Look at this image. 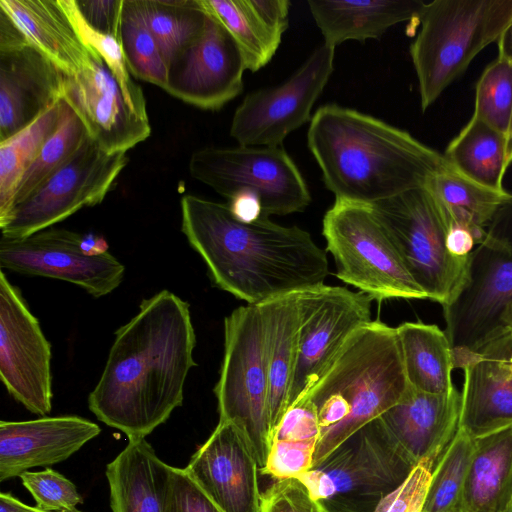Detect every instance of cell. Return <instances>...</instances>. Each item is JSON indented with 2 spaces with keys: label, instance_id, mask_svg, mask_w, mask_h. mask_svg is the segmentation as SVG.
I'll return each instance as SVG.
<instances>
[{
  "label": "cell",
  "instance_id": "obj_48",
  "mask_svg": "<svg viewBox=\"0 0 512 512\" xmlns=\"http://www.w3.org/2000/svg\"><path fill=\"white\" fill-rule=\"evenodd\" d=\"M228 206L231 213L242 222H253L264 215L260 199L252 193L237 194L229 200Z\"/></svg>",
  "mask_w": 512,
  "mask_h": 512
},
{
  "label": "cell",
  "instance_id": "obj_6",
  "mask_svg": "<svg viewBox=\"0 0 512 512\" xmlns=\"http://www.w3.org/2000/svg\"><path fill=\"white\" fill-rule=\"evenodd\" d=\"M214 394L219 420L242 432L261 470L273 436L265 328L258 306H240L225 317L224 355Z\"/></svg>",
  "mask_w": 512,
  "mask_h": 512
},
{
  "label": "cell",
  "instance_id": "obj_17",
  "mask_svg": "<svg viewBox=\"0 0 512 512\" xmlns=\"http://www.w3.org/2000/svg\"><path fill=\"white\" fill-rule=\"evenodd\" d=\"M64 76L0 9V141L28 126L62 98Z\"/></svg>",
  "mask_w": 512,
  "mask_h": 512
},
{
  "label": "cell",
  "instance_id": "obj_36",
  "mask_svg": "<svg viewBox=\"0 0 512 512\" xmlns=\"http://www.w3.org/2000/svg\"><path fill=\"white\" fill-rule=\"evenodd\" d=\"M474 440L458 429L431 472L422 512H461Z\"/></svg>",
  "mask_w": 512,
  "mask_h": 512
},
{
  "label": "cell",
  "instance_id": "obj_14",
  "mask_svg": "<svg viewBox=\"0 0 512 512\" xmlns=\"http://www.w3.org/2000/svg\"><path fill=\"white\" fill-rule=\"evenodd\" d=\"M373 299L324 283L298 292V359L288 408L319 379L353 333L372 321Z\"/></svg>",
  "mask_w": 512,
  "mask_h": 512
},
{
  "label": "cell",
  "instance_id": "obj_28",
  "mask_svg": "<svg viewBox=\"0 0 512 512\" xmlns=\"http://www.w3.org/2000/svg\"><path fill=\"white\" fill-rule=\"evenodd\" d=\"M473 440L461 512H512V426Z\"/></svg>",
  "mask_w": 512,
  "mask_h": 512
},
{
  "label": "cell",
  "instance_id": "obj_30",
  "mask_svg": "<svg viewBox=\"0 0 512 512\" xmlns=\"http://www.w3.org/2000/svg\"><path fill=\"white\" fill-rule=\"evenodd\" d=\"M508 136L472 116L450 141L443 154L446 163L467 179L505 192Z\"/></svg>",
  "mask_w": 512,
  "mask_h": 512
},
{
  "label": "cell",
  "instance_id": "obj_32",
  "mask_svg": "<svg viewBox=\"0 0 512 512\" xmlns=\"http://www.w3.org/2000/svg\"><path fill=\"white\" fill-rule=\"evenodd\" d=\"M60 100L28 126L0 141V224L10 214L22 176L57 128Z\"/></svg>",
  "mask_w": 512,
  "mask_h": 512
},
{
  "label": "cell",
  "instance_id": "obj_39",
  "mask_svg": "<svg viewBox=\"0 0 512 512\" xmlns=\"http://www.w3.org/2000/svg\"><path fill=\"white\" fill-rule=\"evenodd\" d=\"M509 136L512 122V64L497 57L476 84L473 115Z\"/></svg>",
  "mask_w": 512,
  "mask_h": 512
},
{
  "label": "cell",
  "instance_id": "obj_57",
  "mask_svg": "<svg viewBox=\"0 0 512 512\" xmlns=\"http://www.w3.org/2000/svg\"><path fill=\"white\" fill-rule=\"evenodd\" d=\"M74 512H81V511H78V510H77V511H74Z\"/></svg>",
  "mask_w": 512,
  "mask_h": 512
},
{
  "label": "cell",
  "instance_id": "obj_34",
  "mask_svg": "<svg viewBox=\"0 0 512 512\" xmlns=\"http://www.w3.org/2000/svg\"><path fill=\"white\" fill-rule=\"evenodd\" d=\"M137 3L167 65L205 23L206 12L199 0H137Z\"/></svg>",
  "mask_w": 512,
  "mask_h": 512
},
{
  "label": "cell",
  "instance_id": "obj_19",
  "mask_svg": "<svg viewBox=\"0 0 512 512\" xmlns=\"http://www.w3.org/2000/svg\"><path fill=\"white\" fill-rule=\"evenodd\" d=\"M90 49L89 61L82 69L65 73L62 99L102 150L126 153L150 136L149 119L134 111L103 59Z\"/></svg>",
  "mask_w": 512,
  "mask_h": 512
},
{
  "label": "cell",
  "instance_id": "obj_16",
  "mask_svg": "<svg viewBox=\"0 0 512 512\" xmlns=\"http://www.w3.org/2000/svg\"><path fill=\"white\" fill-rule=\"evenodd\" d=\"M83 234L54 226L23 238H0V267L27 276L70 282L99 298L123 281L125 266L108 251L90 256Z\"/></svg>",
  "mask_w": 512,
  "mask_h": 512
},
{
  "label": "cell",
  "instance_id": "obj_2",
  "mask_svg": "<svg viewBox=\"0 0 512 512\" xmlns=\"http://www.w3.org/2000/svg\"><path fill=\"white\" fill-rule=\"evenodd\" d=\"M181 231L206 264L213 284L248 305L324 283L328 260L311 235L262 215L242 222L228 204L195 195L181 199Z\"/></svg>",
  "mask_w": 512,
  "mask_h": 512
},
{
  "label": "cell",
  "instance_id": "obj_26",
  "mask_svg": "<svg viewBox=\"0 0 512 512\" xmlns=\"http://www.w3.org/2000/svg\"><path fill=\"white\" fill-rule=\"evenodd\" d=\"M4 11L27 41L55 63L73 74L89 61L86 46L58 0H0Z\"/></svg>",
  "mask_w": 512,
  "mask_h": 512
},
{
  "label": "cell",
  "instance_id": "obj_23",
  "mask_svg": "<svg viewBox=\"0 0 512 512\" xmlns=\"http://www.w3.org/2000/svg\"><path fill=\"white\" fill-rule=\"evenodd\" d=\"M461 413V393L428 394L412 387L380 416L385 426L417 465H435L455 436Z\"/></svg>",
  "mask_w": 512,
  "mask_h": 512
},
{
  "label": "cell",
  "instance_id": "obj_40",
  "mask_svg": "<svg viewBox=\"0 0 512 512\" xmlns=\"http://www.w3.org/2000/svg\"><path fill=\"white\" fill-rule=\"evenodd\" d=\"M19 477L34 498L36 507L45 512H74L83 502L75 484L51 468L26 471Z\"/></svg>",
  "mask_w": 512,
  "mask_h": 512
},
{
  "label": "cell",
  "instance_id": "obj_56",
  "mask_svg": "<svg viewBox=\"0 0 512 512\" xmlns=\"http://www.w3.org/2000/svg\"><path fill=\"white\" fill-rule=\"evenodd\" d=\"M511 132H512V122H511V128H510V133H511ZM510 133H509V135H510ZM508 137H509V136H508Z\"/></svg>",
  "mask_w": 512,
  "mask_h": 512
},
{
  "label": "cell",
  "instance_id": "obj_12",
  "mask_svg": "<svg viewBox=\"0 0 512 512\" xmlns=\"http://www.w3.org/2000/svg\"><path fill=\"white\" fill-rule=\"evenodd\" d=\"M128 161L126 153L105 152L87 135L66 163L13 207L0 224L1 236L23 238L101 203Z\"/></svg>",
  "mask_w": 512,
  "mask_h": 512
},
{
  "label": "cell",
  "instance_id": "obj_35",
  "mask_svg": "<svg viewBox=\"0 0 512 512\" xmlns=\"http://www.w3.org/2000/svg\"><path fill=\"white\" fill-rule=\"evenodd\" d=\"M86 137L87 132L82 121L61 98L57 128L44 142L22 176L15 193L13 207L28 198L47 178L66 163Z\"/></svg>",
  "mask_w": 512,
  "mask_h": 512
},
{
  "label": "cell",
  "instance_id": "obj_20",
  "mask_svg": "<svg viewBox=\"0 0 512 512\" xmlns=\"http://www.w3.org/2000/svg\"><path fill=\"white\" fill-rule=\"evenodd\" d=\"M453 355L464 373L458 429L476 439L512 426V331Z\"/></svg>",
  "mask_w": 512,
  "mask_h": 512
},
{
  "label": "cell",
  "instance_id": "obj_38",
  "mask_svg": "<svg viewBox=\"0 0 512 512\" xmlns=\"http://www.w3.org/2000/svg\"><path fill=\"white\" fill-rule=\"evenodd\" d=\"M58 1L82 42L95 50L103 59L118 82L130 106L139 115L148 117L143 91L132 79L121 41L112 35L102 33L91 27L80 13L76 0Z\"/></svg>",
  "mask_w": 512,
  "mask_h": 512
},
{
  "label": "cell",
  "instance_id": "obj_41",
  "mask_svg": "<svg viewBox=\"0 0 512 512\" xmlns=\"http://www.w3.org/2000/svg\"><path fill=\"white\" fill-rule=\"evenodd\" d=\"M317 442L272 440L264 474L276 480L297 478L313 468Z\"/></svg>",
  "mask_w": 512,
  "mask_h": 512
},
{
  "label": "cell",
  "instance_id": "obj_15",
  "mask_svg": "<svg viewBox=\"0 0 512 512\" xmlns=\"http://www.w3.org/2000/svg\"><path fill=\"white\" fill-rule=\"evenodd\" d=\"M0 377L28 411L52 409L51 344L18 287L0 272Z\"/></svg>",
  "mask_w": 512,
  "mask_h": 512
},
{
  "label": "cell",
  "instance_id": "obj_7",
  "mask_svg": "<svg viewBox=\"0 0 512 512\" xmlns=\"http://www.w3.org/2000/svg\"><path fill=\"white\" fill-rule=\"evenodd\" d=\"M369 206L426 299L442 308L451 304L466 284L470 257L449 252L448 224L429 190L414 188Z\"/></svg>",
  "mask_w": 512,
  "mask_h": 512
},
{
  "label": "cell",
  "instance_id": "obj_47",
  "mask_svg": "<svg viewBox=\"0 0 512 512\" xmlns=\"http://www.w3.org/2000/svg\"><path fill=\"white\" fill-rule=\"evenodd\" d=\"M249 3L264 26L282 40L289 25V0H249Z\"/></svg>",
  "mask_w": 512,
  "mask_h": 512
},
{
  "label": "cell",
  "instance_id": "obj_4",
  "mask_svg": "<svg viewBox=\"0 0 512 512\" xmlns=\"http://www.w3.org/2000/svg\"><path fill=\"white\" fill-rule=\"evenodd\" d=\"M410 388L396 328L378 320L358 328L301 397L315 406L321 427L313 468Z\"/></svg>",
  "mask_w": 512,
  "mask_h": 512
},
{
  "label": "cell",
  "instance_id": "obj_1",
  "mask_svg": "<svg viewBox=\"0 0 512 512\" xmlns=\"http://www.w3.org/2000/svg\"><path fill=\"white\" fill-rule=\"evenodd\" d=\"M195 345L188 302L168 290L143 299L115 331L90 411L128 440L144 439L182 405Z\"/></svg>",
  "mask_w": 512,
  "mask_h": 512
},
{
  "label": "cell",
  "instance_id": "obj_42",
  "mask_svg": "<svg viewBox=\"0 0 512 512\" xmlns=\"http://www.w3.org/2000/svg\"><path fill=\"white\" fill-rule=\"evenodd\" d=\"M433 467L428 461L415 465L398 487L380 499L372 512H422Z\"/></svg>",
  "mask_w": 512,
  "mask_h": 512
},
{
  "label": "cell",
  "instance_id": "obj_54",
  "mask_svg": "<svg viewBox=\"0 0 512 512\" xmlns=\"http://www.w3.org/2000/svg\"><path fill=\"white\" fill-rule=\"evenodd\" d=\"M512 163V132L508 137L507 142V164L508 166Z\"/></svg>",
  "mask_w": 512,
  "mask_h": 512
},
{
  "label": "cell",
  "instance_id": "obj_13",
  "mask_svg": "<svg viewBox=\"0 0 512 512\" xmlns=\"http://www.w3.org/2000/svg\"><path fill=\"white\" fill-rule=\"evenodd\" d=\"M335 48L322 44L283 83L258 89L236 108L230 135L241 146L280 147L311 120L312 108L334 70Z\"/></svg>",
  "mask_w": 512,
  "mask_h": 512
},
{
  "label": "cell",
  "instance_id": "obj_53",
  "mask_svg": "<svg viewBox=\"0 0 512 512\" xmlns=\"http://www.w3.org/2000/svg\"><path fill=\"white\" fill-rule=\"evenodd\" d=\"M501 328H507L512 331V303L507 305L505 308L501 320H500Z\"/></svg>",
  "mask_w": 512,
  "mask_h": 512
},
{
  "label": "cell",
  "instance_id": "obj_24",
  "mask_svg": "<svg viewBox=\"0 0 512 512\" xmlns=\"http://www.w3.org/2000/svg\"><path fill=\"white\" fill-rule=\"evenodd\" d=\"M311 15L324 44L336 48L348 40L380 38L389 28L419 19L420 0H308Z\"/></svg>",
  "mask_w": 512,
  "mask_h": 512
},
{
  "label": "cell",
  "instance_id": "obj_5",
  "mask_svg": "<svg viewBox=\"0 0 512 512\" xmlns=\"http://www.w3.org/2000/svg\"><path fill=\"white\" fill-rule=\"evenodd\" d=\"M409 52L422 111L462 75L472 60L497 42L512 22V0H434L425 3Z\"/></svg>",
  "mask_w": 512,
  "mask_h": 512
},
{
  "label": "cell",
  "instance_id": "obj_51",
  "mask_svg": "<svg viewBox=\"0 0 512 512\" xmlns=\"http://www.w3.org/2000/svg\"><path fill=\"white\" fill-rule=\"evenodd\" d=\"M81 248L85 254L94 256L107 252L108 245L103 237L89 233L82 236Z\"/></svg>",
  "mask_w": 512,
  "mask_h": 512
},
{
  "label": "cell",
  "instance_id": "obj_21",
  "mask_svg": "<svg viewBox=\"0 0 512 512\" xmlns=\"http://www.w3.org/2000/svg\"><path fill=\"white\" fill-rule=\"evenodd\" d=\"M184 470L222 512H262L260 468L246 438L233 423L219 420Z\"/></svg>",
  "mask_w": 512,
  "mask_h": 512
},
{
  "label": "cell",
  "instance_id": "obj_33",
  "mask_svg": "<svg viewBox=\"0 0 512 512\" xmlns=\"http://www.w3.org/2000/svg\"><path fill=\"white\" fill-rule=\"evenodd\" d=\"M204 11L220 22L237 44L246 70L257 72L270 62L281 40L253 11L249 0H199Z\"/></svg>",
  "mask_w": 512,
  "mask_h": 512
},
{
  "label": "cell",
  "instance_id": "obj_10",
  "mask_svg": "<svg viewBox=\"0 0 512 512\" xmlns=\"http://www.w3.org/2000/svg\"><path fill=\"white\" fill-rule=\"evenodd\" d=\"M189 171L228 200L256 195L268 217L301 212L311 202L305 179L281 147H206L192 154Z\"/></svg>",
  "mask_w": 512,
  "mask_h": 512
},
{
  "label": "cell",
  "instance_id": "obj_44",
  "mask_svg": "<svg viewBox=\"0 0 512 512\" xmlns=\"http://www.w3.org/2000/svg\"><path fill=\"white\" fill-rule=\"evenodd\" d=\"M320 435L321 427L315 406L301 398L286 410L274 431L273 439L318 443Z\"/></svg>",
  "mask_w": 512,
  "mask_h": 512
},
{
  "label": "cell",
  "instance_id": "obj_52",
  "mask_svg": "<svg viewBox=\"0 0 512 512\" xmlns=\"http://www.w3.org/2000/svg\"><path fill=\"white\" fill-rule=\"evenodd\" d=\"M498 58L512 64V22L502 32L497 41Z\"/></svg>",
  "mask_w": 512,
  "mask_h": 512
},
{
  "label": "cell",
  "instance_id": "obj_11",
  "mask_svg": "<svg viewBox=\"0 0 512 512\" xmlns=\"http://www.w3.org/2000/svg\"><path fill=\"white\" fill-rule=\"evenodd\" d=\"M415 465L379 417L357 430L319 466L295 479L315 500L364 498L378 503Z\"/></svg>",
  "mask_w": 512,
  "mask_h": 512
},
{
  "label": "cell",
  "instance_id": "obj_46",
  "mask_svg": "<svg viewBox=\"0 0 512 512\" xmlns=\"http://www.w3.org/2000/svg\"><path fill=\"white\" fill-rule=\"evenodd\" d=\"M76 3L91 27L120 40L124 0H76Z\"/></svg>",
  "mask_w": 512,
  "mask_h": 512
},
{
  "label": "cell",
  "instance_id": "obj_18",
  "mask_svg": "<svg viewBox=\"0 0 512 512\" xmlns=\"http://www.w3.org/2000/svg\"><path fill=\"white\" fill-rule=\"evenodd\" d=\"M242 54L224 26L206 13L202 30L168 63L165 91L204 110H218L243 90Z\"/></svg>",
  "mask_w": 512,
  "mask_h": 512
},
{
  "label": "cell",
  "instance_id": "obj_27",
  "mask_svg": "<svg viewBox=\"0 0 512 512\" xmlns=\"http://www.w3.org/2000/svg\"><path fill=\"white\" fill-rule=\"evenodd\" d=\"M262 314L269 375L272 436L289 405L299 347L298 292L258 306Z\"/></svg>",
  "mask_w": 512,
  "mask_h": 512
},
{
  "label": "cell",
  "instance_id": "obj_9",
  "mask_svg": "<svg viewBox=\"0 0 512 512\" xmlns=\"http://www.w3.org/2000/svg\"><path fill=\"white\" fill-rule=\"evenodd\" d=\"M512 303V194L501 203L469 258L467 281L443 308L453 351H473L497 335Z\"/></svg>",
  "mask_w": 512,
  "mask_h": 512
},
{
  "label": "cell",
  "instance_id": "obj_29",
  "mask_svg": "<svg viewBox=\"0 0 512 512\" xmlns=\"http://www.w3.org/2000/svg\"><path fill=\"white\" fill-rule=\"evenodd\" d=\"M410 387L428 394H446L452 383L453 347L435 324L404 322L396 327Z\"/></svg>",
  "mask_w": 512,
  "mask_h": 512
},
{
  "label": "cell",
  "instance_id": "obj_55",
  "mask_svg": "<svg viewBox=\"0 0 512 512\" xmlns=\"http://www.w3.org/2000/svg\"><path fill=\"white\" fill-rule=\"evenodd\" d=\"M262 512H270L265 506L262 505Z\"/></svg>",
  "mask_w": 512,
  "mask_h": 512
},
{
  "label": "cell",
  "instance_id": "obj_8",
  "mask_svg": "<svg viewBox=\"0 0 512 512\" xmlns=\"http://www.w3.org/2000/svg\"><path fill=\"white\" fill-rule=\"evenodd\" d=\"M322 234L344 283L379 302L426 299L369 205L335 200L323 217Z\"/></svg>",
  "mask_w": 512,
  "mask_h": 512
},
{
  "label": "cell",
  "instance_id": "obj_43",
  "mask_svg": "<svg viewBox=\"0 0 512 512\" xmlns=\"http://www.w3.org/2000/svg\"><path fill=\"white\" fill-rule=\"evenodd\" d=\"M263 506L270 512H332L313 499L297 479L277 480L263 494Z\"/></svg>",
  "mask_w": 512,
  "mask_h": 512
},
{
  "label": "cell",
  "instance_id": "obj_31",
  "mask_svg": "<svg viewBox=\"0 0 512 512\" xmlns=\"http://www.w3.org/2000/svg\"><path fill=\"white\" fill-rule=\"evenodd\" d=\"M425 187L449 226L470 230L480 244L486 228L509 192L481 186L446 165L429 178Z\"/></svg>",
  "mask_w": 512,
  "mask_h": 512
},
{
  "label": "cell",
  "instance_id": "obj_37",
  "mask_svg": "<svg viewBox=\"0 0 512 512\" xmlns=\"http://www.w3.org/2000/svg\"><path fill=\"white\" fill-rule=\"evenodd\" d=\"M120 41L130 73L165 89L168 65L143 19L137 0H124Z\"/></svg>",
  "mask_w": 512,
  "mask_h": 512
},
{
  "label": "cell",
  "instance_id": "obj_25",
  "mask_svg": "<svg viewBox=\"0 0 512 512\" xmlns=\"http://www.w3.org/2000/svg\"><path fill=\"white\" fill-rule=\"evenodd\" d=\"M172 466L144 439H131L107 464L112 512H165Z\"/></svg>",
  "mask_w": 512,
  "mask_h": 512
},
{
  "label": "cell",
  "instance_id": "obj_22",
  "mask_svg": "<svg viewBox=\"0 0 512 512\" xmlns=\"http://www.w3.org/2000/svg\"><path fill=\"white\" fill-rule=\"evenodd\" d=\"M100 427L80 416H43L0 422V481L34 467L60 463L98 436Z\"/></svg>",
  "mask_w": 512,
  "mask_h": 512
},
{
  "label": "cell",
  "instance_id": "obj_50",
  "mask_svg": "<svg viewBox=\"0 0 512 512\" xmlns=\"http://www.w3.org/2000/svg\"><path fill=\"white\" fill-rule=\"evenodd\" d=\"M0 512H45L38 507L29 506L11 493L2 492L0 494Z\"/></svg>",
  "mask_w": 512,
  "mask_h": 512
},
{
  "label": "cell",
  "instance_id": "obj_49",
  "mask_svg": "<svg viewBox=\"0 0 512 512\" xmlns=\"http://www.w3.org/2000/svg\"><path fill=\"white\" fill-rule=\"evenodd\" d=\"M446 245L453 256L467 259L476 248L477 242L470 230L453 225L448 227Z\"/></svg>",
  "mask_w": 512,
  "mask_h": 512
},
{
  "label": "cell",
  "instance_id": "obj_3",
  "mask_svg": "<svg viewBox=\"0 0 512 512\" xmlns=\"http://www.w3.org/2000/svg\"><path fill=\"white\" fill-rule=\"evenodd\" d=\"M307 145L337 201L371 205L425 186L446 165L409 132L334 103L312 116Z\"/></svg>",
  "mask_w": 512,
  "mask_h": 512
},
{
  "label": "cell",
  "instance_id": "obj_45",
  "mask_svg": "<svg viewBox=\"0 0 512 512\" xmlns=\"http://www.w3.org/2000/svg\"><path fill=\"white\" fill-rule=\"evenodd\" d=\"M165 512H222L184 469L172 467Z\"/></svg>",
  "mask_w": 512,
  "mask_h": 512
}]
</instances>
